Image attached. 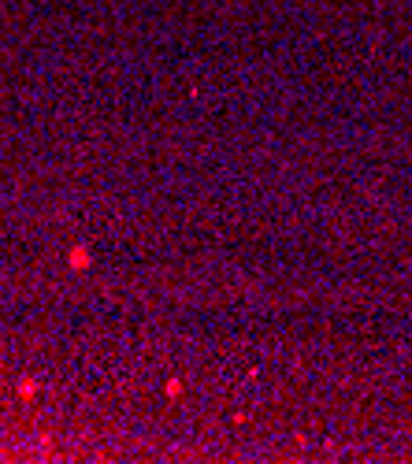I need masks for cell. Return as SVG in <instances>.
Listing matches in <instances>:
<instances>
[{
	"mask_svg": "<svg viewBox=\"0 0 412 464\" xmlns=\"http://www.w3.org/2000/svg\"><path fill=\"white\" fill-rule=\"evenodd\" d=\"M86 264H89V253L86 249H74L71 253V268H86Z\"/></svg>",
	"mask_w": 412,
	"mask_h": 464,
	"instance_id": "1",
	"label": "cell"
}]
</instances>
